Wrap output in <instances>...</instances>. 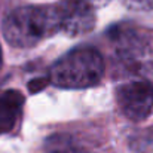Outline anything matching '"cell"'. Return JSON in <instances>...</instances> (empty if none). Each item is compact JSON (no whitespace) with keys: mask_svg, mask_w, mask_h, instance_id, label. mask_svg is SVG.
I'll use <instances>...</instances> for the list:
<instances>
[{"mask_svg":"<svg viewBox=\"0 0 153 153\" xmlns=\"http://www.w3.org/2000/svg\"><path fill=\"white\" fill-rule=\"evenodd\" d=\"M1 28L10 46L33 48L42 40L59 33L55 4L18 7L4 18Z\"/></svg>","mask_w":153,"mask_h":153,"instance_id":"obj_1","label":"cell"},{"mask_svg":"<svg viewBox=\"0 0 153 153\" xmlns=\"http://www.w3.org/2000/svg\"><path fill=\"white\" fill-rule=\"evenodd\" d=\"M104 70L101 53L91 46H82L64 53L53 62L49 70V80L56 88L85 89L100 83Z\"/></svg>","mask_w":153,"mask_h":153,"instance_id":"obj_2","label":"cell"},{"mask_svg":"<svg viewBox=\"0 0 153 153\" xmlns=\"http://www.w3.org/2000/svg\"><path fill=\"white\" fill-rule=\"evenodd\" d=\"M116 101L123 116L129 120H143L152 111L153 85L144 79L122 83L116 89Z\"/></svg>","mask_w":153,"mask_h":153,"instance_id":"obj_3","label":"cell"},{"mask_svg":"<svg viewBox=\"0 0 153 153\" xmlns=\"http://www.w3.org/2000/svg\"><path fill=\"white\" fill-rule=\"evenodd\" d=\"M59 33L76 37L89 33L95 25V7L86 0H62L55 3Z\"/></svg>","mask_w":153,"mask_h":153,"instance_id":"obj_4","label":"cell"},{"mask_svg":"<svg viewBox=\"0 0 153 153\" xmlns=\"http://www.w3.org/2000/svg\"><path fill=\"white\" fill-rule=\"evenodd\" d=\"M119 58L129 67H140L153 56L147 37L129 27H117L111 36Z\"/></svg>","mask_w":153,"mask_h":153,"instance_id":"obj_5","label":"cell"},{"mask_svg":"<svg viewBox=\"0 0 153 153\" xmlns=\"http://www.w3.org/2000/svg\"><path fill=\"white\" fill-rule=\"evenodd\" d=\"M24 104V97L18 91H6L0 95V135L9 132L21 113V107Z\"/></svg>","mask_w":153,"mask_h":153,"instance_id":"obj_6","label":"cell"},{"mask_svg":"<svg viewBox=\"0 0 153 153\" xmlns=\"http://www.w3.org/2000/svg\"><path fill=\"white\" fill-rule=\"evenodd\" d=\"M128 9L143 13H153V0H120Z\"/></svg>","mask_w":153,"mask_h":153,"instance_id":"obj_7","label":"cell"},{"mask_svg":"<svg viewBox=\"0 0 153 153\" xmlns=\"http://www.w3.org/2000/svg\"><path fill=\"white\" fill-rule=\"evenodd\" d=\"M86 1H88L89 4H92V6L97 9V7H101V6H104L105 3H108L110 0H86Z\"/></svg>","mask_w":153,"mask_h":153,"instance_id":"obj_8","label":"cell"},{"mask_svg":"<svg viewBox=\"0 0 153 153\" xmlns=\"http://www.w3.org/2000/svg\"><path fill=\"white\" fill-rule=\"evenodd\" d=\"M65 153H88V152H82V150H70V152H65Z\"/></svg>","mask_w":153,"mask_h":153,"instance_id":"obj_9","label":"cell"},{"mask_svg":"<svg viewBox=\"0 0 153 153\" xmlns=\"http://www.w3.org/2000/svg\"><path fill=\"white\" fill-rule=\"evenodd\" d=\"M0 56H1V53H0Z\"/></svg>","mask_w":153,"mask_h":153,"instance_id":"obj_10","label":"cell"}]
</instances>
